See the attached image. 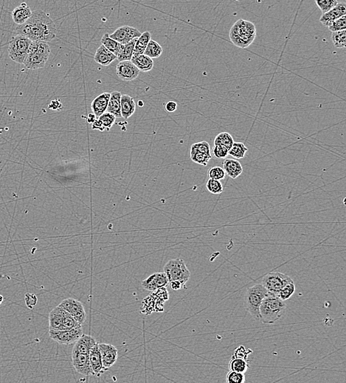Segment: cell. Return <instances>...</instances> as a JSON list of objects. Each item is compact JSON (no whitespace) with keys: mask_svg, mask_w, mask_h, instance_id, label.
Here are the masks:
<instances>
[{"mask_svg":"<svg viewBox=\"0 0 346 383\" xmlns=\"http://www.w3.org/2000/svg\"><path fill=\"white\" fill-rule=\"evenodd\" d=\"M19 35L24 36L32 42H51L56 35L54 22L45 12L37 10L24 24L16 28Z\"/></svg>","mask_w":346,"mask_h":383,"instance_id":"6da1fadb","label":"cell"},{"mask_svg":"<svg viewBox=\"0 0 346 383\" xmlns=\"http://www.w3.org/2000/svg\"><path fill=\"white\" fill-rule=\"evenodd\" d=\"M286 305L278 295L268 294L260 306V320L264 323L272 324L282 318Z\"/></svg>","mask_w":346,"mask_h":383,"instance_id":"7a4b0ae2","label":"cell"},{"mask_svg":"<svg viewBox=\"0 0 346 383\" xmlns=\"http://www.w3.org/2000/svg\"><path fill=\"white\" fill-rule=\"evenodd\" d=\"M229 35L232 43L238 48H248L256 39V26L250 22L238 20L232 27Z\"/></svg>","mask_w":346,"mask_h":383,"instance_id":"3957f363","label":"cell"},{"mask_svg":"<svg viewBox=\"0 0 346 383\" xmlns=\"http://www.w3.org/2000/svg\"><path fill=\"white\" fill-rule=\"evenodd\" d=\"M50 55L51 48L47 42H32L23 64L28 70H36L43 68L49 59Z\"/></svg>","mask_w":346,"mask_h":383,"instance_id":"277c9868","label":"cell"},{"mask_svg":"<svg viewBox=\"0 0 346 383\" xmlns=\"http://www.w3.org/2000/svg\"><path fill=\"white\" fill-rule=\"evenodd\" d=\"M269 293L261 284H256L247 289L244 295V306L256 320H260V306Z\"/></svg>","mask_w":346,"mask_h":383,"instance_id":"5b68a950","label":"cell"},{"mask_svg":"<svg viewBox=\"0 0 346 383\" xmlns=\"http://www.w3.org/2000/svg\"><path fill=\"white\" fill-rule=\"evenodd\" d=\"M81 326L79 322L59 305L50 312L49 328L52 330H64Z\"/></svg>","mask_w":346,"mask_h":383,"instance_id":"8992f818","label":"cell"},{"mask_svg":"<svg viewBox=\"0 0 346 383\" xmlns=\"http://www.w3.org/2000/svg\"><path fill=\"white\" fill-rule=\"evenodd\" d=\"M169 282L180 281L186 285L191 277V273L184 261L181 259H171L165 264L163 268Z\"/></svg>","mask_w":346,"mask_h":383,"instance_id":"52a82bcc","label":"cell"},{"mask_svg":"<svg viewBox=\"0 0 346 383\" xmlns=\"http://www.w3.org/2000/svg\"><path fill=\"white\" fill-rule=\"evenodd\" d=\"M32 41L24 37L18 35L12 39L9 44V56L16 63L24 64L28 51Z\"/></svg>","mask_w":346,"mask_h":383,"instance_id":"ba28073f","label":"cell"},{"mask_svg":"<svg viewBox=\"0 0 346 383\" xmlns=\"http://www.w3.org/2000/svg\"><path fill=\"white\" fill-rule=\"evenodd\" d=\"M292 278L280 272H272L266 275L262 280V285L269 294L278 295L280 290L289 283L293 282Z\"/></svg>","mask_w":346,"mask_h":383,"instance_id":"9c48e42d","label":"cell"},{"mask_svg":"<svg viewBox=\"0 0 346 383\" xmlns=\"http://www.w3.org/2000/svg\"><path fill=\"white\" fill-rule=\"evenodd\" d=\"M49 334L51 338L59 344L70 345L74 343L82 335L83 330L81 326L64 330L50 329Z\"/></svg>","mask_w":346,"mask_h":383,"instance_id":"30bf717a","label":"cell"},{"mask_svg":"<svg viewBox=\"0 0 346 383\" xmlns=\"http://www.w3.org/2000/svg\"><path fill=\"white\" fill-rule=\"evenodd\" d=\"M59 306L65 309L70 315L73 317L81 325L87 318L85 309L81 301L75 298H69L64 300Z\"/></svg>","mask_w":346,"mask_h":383,"instance_id":"8fae6325","label":"cell"},{"mask_svg":"<svg viewBox=\"0 0 346 383\" xmlns=\"http://www.w3.org/2000/svg\"><path fill=\"white\" fill-rule=\"evenodd\" d=\"M141 34L138 30L133 27L122 26L117 28L109 37L121 45H126L134 39L139 38Z\"/></svg>","mask_w":346,"mask_h":383,"instance_id":"7c38bea8","label":"cell"},{"mask_svg":"<svg viewBox=\"0 0 346 383\" xmlns=\"http://www.w3.org/2000/svg\"><path fill=\"white\" fill-rule=\"evenodd\" d=\"M72 362L73 367L78 373L84 376H95V373L91 368L89 354L72 351Z\"/></svg>","mask_w":346,"mask_h":383,"instance_id":"4fadbf2b","label":"cell"},{"mask_svg":"<svg viewBox=\"0 0 346 383\" xmlns=\"http://www.w3.org/2000/svg\"><path fill=\"white\" fill-rule=\"evenodd\" d=\"M116 74L120 79L124 81H131L136 79L140 74V70L131 61H124L117 64Z\"/></svg>","mask_w":346,"mask_h":383,"instance_id":"5bb4252c","label":"cell"},{"mask_svg":"<svg viewBox=\"0 0 346 383\" xmlns=\"http://www.w3.org/2000/svg\"><path fill=\"white\" fill-rule=\"evenodd\" d=\"M98 347L101 351L103 368L105 370H108L117 361L118 351L115 345L109 343H98Z\"/></svg>","mask_w":346,"mask_h":383,"instance_id":"9a60e30c","label":"cell"},{"mask_svg":"<svg viewBox=\"0 0 346 383\" xmlns=\"http://www.w3.org/2000/svg\"><path fill=\"white\" fill-rule=\"evenodd\" d=\"M346 14L345 3H338L335 7L325 14H322L320 22L324 26L328 27L337 19L344 17Z\"/></svg>","mask_w":346,"mask_h":383,"instance_id":"2e32d148","label":"cell"},{"mask_svg":"<svg viewBox=\"0 0 346 383\" xmlns=\"http://www.w3.org/2000/svg\"><path fill=\"white\" fill-rule=\"evenodd\" d=\"M89 358H90L91 368L93 370L95 376V375L99 376L100 374L106 371L103 368L102 358H101V351H100L98 343H95V345L91 348L89 353Z\"/></svg>","mask_w":346,"mask_h":383,"instance_id":"e0dca14e","label":"cell"},{"mask_svg":"<svg viewBox=\"0 0 346 383\" xmlns=\"http://www.w3.org/2000/svg\"><path fill=\"white\" fill-rule=\"evenodd\" d=\"M96 340L92 336L88 334H82L79 338L75 342L73 351L81 353V354H89L91 348L96 343Z\"/></svg>","mask_w":346,"mask_h":383,"instance_id":"ac0fdd59","label":"cell"},{"mask_svg":"<svg viewBox=\"0 0 346 383\" xmlns=\"http://www.w3.org/2000/svg\"><path fill=\"white\" fill-rule=\"evenodd\" d=\"M109 98H110V93L104 92V93L97 97L92 101V104H91V109H92L95 117H99L104 112H106Z\"/></svg>","mask_w":346,"mask_h":383,"instance_id":"d6986e66","label":"cell"},{"mask_svg":"<svg viewBox=\"0 0 346 383\" xmlns=\"http://www.w3.org/2000/svg\"><path fill=\"white\" fill-rule=\"evenodd\" d=\"M31 15H32L31 9L26 3H23L15 8L12 14L14 23L18 26L24 24Z\"/></svg>","mask_w":346,"mask_h":383,"instance_id":"ffe728a7","label":"cell"},{"mask_svg":"<svg viewBox=\"0 0 346 383\" xmlns=\"http://www.w3.org/2000/svg\"><path fill=\"white\" fill-rule=\"evenodd\" d=\"M116 120V117L109 112H104L103 115L100 116L98 119L96 118L92 123V128L93 130H99L103 131L104 130L109 131L110 128L114 126Z\"/></svg>","mask_w":346,"mask_h":383,"instance_id":"44dd1931","label":"cell"},{"mask_svg":"<svg viewBox=\"0 0 346 383\" xmlns=\"http://www.w3.org/2000/svg\"><path fill=\"white\" fill-rule=\"evenodd\" d=\"M117 59V56L115 54L106 49L103 45L98 48L94 57V60L96 63L102 65L103 67H107L110 65L114 61Z\"/></svg>","mask_w":346,"mask_h":383,"instance_id":"7402d4cb","label":"cell"},{"mask_svg":"<svg viewBox=\"0 0 346 383\" xmlns=\"http://www.w3.org/2000/svg\"><path fill=\"white\" fill-rule=\"evenodd\" d=\"M223 169L225 173L233 179H237L243 172V167L240 162L233 159H225L223 162Z\"/></svg>","mask_w":346,"mask_h":383,"instance_id":"603a6c76","label":"cell"},{"mask_svg":"<svg viewBox=\"0 0 346 383\" xmlns=\"http://www.w3.org/2000/svg\"><path fill=\"white\" fill-rule=\"evenodd\" d=\"M131 62L137 67L140 71L147 73L151 71L154 67L153 59L145 54L133 55Z\"/></svg>","mask_w":346,"mask_h":383,"instance_id":"cb8c5ba5","label":"cell"},{"mask_svg":"<svg viewBox=\"0 0 346 383\" xmlns=\"http://www.w3.org/2000/svg\"><path fill=\"white\" fill-rule=\"evenodd\" d=\"M136 103L134 99L128 95H121L120 98V112L123 118H129L135 112Z\"/></svg>","mask_w":346,"mask_h":383,"instance_id":"d4e9b609","label":"cell"},{"mask_svg":"<svg viewBox=\"0 0 346 383\" xmlns=\"http://www.w3.org/2000/svg\"><path fill=\"white\" fill-rule=\"evenodd\" d=\"M121 93L119 92H113L110 94L109 103H108L107 112L115 116L116 118L122 117L120 112V98Z\"/></svg>","mask_w":346,"mask_h":383,"instance_id":"484cf974","label":"cell"},{"mask_svg":"<svg viewBox=\"0 0 346 383\" xmlns=\"http://www.w3.org/2000/svg\"><path fill=\"white\" fill-rule=\"evenodd\" d=\"M137 39H134L126 45H122L121 49L117 56V59L119 62L131 61L133 53H134V45H135Z\"/></svg>","mask_w":346,"mask_h":383,"instance_id":"4316f807","label":"cell"},{"mask_svg":"<svg viewBox=\"0 0 346 383\" xmlns=\"http://www.w3.org/2000/svg\"><path fill=\"white\" fill-rule=\"evenodd\" d=\"M150 40H151V34L148 31H145V33L142 34L141 36L137 38V41H136L133 55L143 54Z\"/></svg>","mask_w":346,"mask_h":383,"instance_id":"83f0119b","label":"cell"},{"mask_svg":"<svg viewBox=\"0 0 346 383\" xmlns=\"http://www.w3.org/2000/svg\"><path fill=\"white\" fill-rule=\"evenodd\" d=\"M101 45H103L106 49L112 52L116 56L118 54L121 49V44L116 42L114 39H111L109 34H105L101 39Z\"/></svg>","mask_w":346,"mask_h":383,"instance_id":"f1b7e54d","label":"cell"},{"mask_svg":"<svg viewBox=\"0 0 346 383\" xmlns=\"http://www.w3.org/2000/svg\"><path fill=\"white\" fill-rule=\"evenodd\" d=\"M162 48L154 40H150L143 54L151 59H157L162 55Z\"/></svg>","mask_w":346,"mask_h":383,"instance_id":"f546056e","label":"cell"},{"mask_svg":"<svg viewBox=\"0 0 346 383\" xmlns=\"http://www.w3.org/2000/svg\"><path fill=\"white\" fill-rule=\"evenodd\" d=\"M229 368L231 370H233V371L244 373L248 369L249 363L247 362V359L232 357L231 360L230 361Z\"/></svg>","mask_w":346,"mask_h":383,"instance_id":"4dcf8cb0","label":"cell"},{"mask_svg":"<svg viewBox=\"0 0 346 383\" xmlns=\"http://www.w3.org/2000/svg\"><path fill=\"white\" fill-rule=\"evenodd\" d=\"M248 151V148L242 142H233L231 149L229 150L228 154L234 157L235 159H240L244 157L246 153Z\"/></svg>","mask_w":346,"mask_h":383,"instance_id":"1f68e13d","label":"cell"},{"mask_svg":"<svg viewBox=\"0 0 346 383\" xmlns=\"http://www.w3.org/2000/svg\"><path fill=\"white\" fill-rule=\"evenodd\" d=\"M234 140L231 134L228 132H222L216 137L214 140V145H222L226 147L228 150L231 149Z\"/></svg>","mask_w":346,"mask_h":383,"instance_id":"d6a6232c","label":"cell"},{"mask_svg":"<svg viewBox=\"0 0 346 383\" xmlns=\"http://www.w3.org/2000/svg\"><path fill=\"white\" fill-rule=\"evenodd\" d=\"M331 40H332L333 45L335 48H345L346 45V31L342 30L340 31L333 32L331 34Z\"/></svg>","mask_w":346,"mask_h":383,"instance_id":"836d02e7","label":"cell"},{"mask_svg":"<svg viewBox=\"0 0 346 383\" xmlns=\"http://www.w3.org/2000/svg\"><path fill=\"white\" fill-rule=\"evenodd\" d=\"M207 190L214 195H219L223 192V186L218 180L209 179L207 181Z\"/></svg>","mask_w":346,"mask_h":383,"instance_id":"e575fe53","label":"cell"},{"mask_svg":"<svg viewBox=\"0 0 346 383\" xmlns=\"http://www.w3.org/2000/svg\"><path fill=\"white\" fill-rule=\"evenodd\" d=\"M194 153H202L211 155L209 143L206 142V141H203V142L193 144L192 147H191L190 154Z\"/></svg>","mask_w":346,"mask_h":383,"instance_id":"d590c367","label":"cell"},{"mask_svg":"<svg viewBox=\"0 0 346 383\" xmlns=\"http://www.w3.org/2000/svg\"><path fill=\"white\" fill-rule=\"evenodd\" d=\"M295 291V283L291 282L289 284H286L284 287L280 290L279 293L278 294V296L283 301H286V300L289 299Z\"/></svg>","mask_w":346,"mask_h":383,"instance_id":"8d00e7d4","label":"cell"},{"mask_svg":"<svg viewBox=\"0 0 346 383\" xmlns=\"http://www.w3.org/2000/svg\"><path fill=\"white\" fill-rule=\"evenodd\" d=\"M322 14H325L336 6L337 0H314Z\"/></svg>","mask_w":346,"mask_h":383,"instance_id":"74e56055","label":"cell"},{"mask_svg":"<svg viewBox=\"0 0 346 383\" xmlns=\"http://www.w3.org/2000/svg\"><path fill=\"white\" fill-rule=\"evenodd\" d=\"M191 159L195 163L206 166L211 159V155L205 154L202 153H194L190 154Z\"/></svg>","mask_w":346,"mask_h":383,"instance_id":"f35d334b","label":"cell"},{"mask_svg":"<svg viewBox=\"0 0 346 383\" xmlns=\"http://www.w3.org/2000/svg\"><path fill=\"white\" fill-rule=\"evenodd\" d=\"M208 174L210 179L218 180V181L225 179L226 176V173L224 169L218 166L210 168L208 170Z\"/></svg>","mask_w":346,"mask_h":383,"instance_id":"ab89813d","label":"cell"},{"mask_svg":"<svg viewBox=\"0 0 346 383\" xmlns=\"http://www.w3.org/2000/svg\"><path fill=\"white\" fill-rule=\"evenodd\" d=\"M226 382L228 383H243L245 382V376L244 373L231 370L227 374Z\"/></svg>","mask_w":346,"mask_h":383,"instance_id":"60d3db41","label":"cell"},{"mask_svg":"<svg viewBox=\"0 0 346 383\" xmlns=\"http://www.w3.org/2000/svg\"><path fill=\"white\" fill-rule=\"evenodd\" d=\"M328 30L331 32H336V31H342L346 28V17H340L337 20L333 21L329 26L328 27Z\"/></svg>","mask_w":346,"mask_h":383,"instance_id":"b9f144b4","label":"cell"},{"mask_svg":"<svg viewBox=\"0 0 346 383\" xmlns=\"http://www.w3.org/2000/svg\"><path fill=\"white\" fill-rule=\"evenodd\" d=\"M228 152L229 150L224 145H214L213 148V154L218 159H225L228 155Z\"/></svg>","mask_w":346,"mask_h":383,"instance_id":"7bdbcfd3","label":"cell"},{"mask_svg":"<svg viewBox=\"0 0 346 383\" xmlns=\"http://www.w3.org/2000/svg\"><path fill=\"white\" fill-rule=\"evenodd\" d=\"M253 352L252 350L249 348H246L243 345L238 347L234 352H233V357L242 358V359H247L248 356Z\"/></svg>","mask_w":346,"mask_h":383,"instance_id":"ee69618b","label":"cell"},{"mask_svg":"<svg viewBox=\"0 0 346 383\" xmlns=\"http://www.w3.org/2000/svg\"><path fill=\"white\" fill-rule=\"evenodd\" d=\"M25 300H26V306L31 309H34V306L37 305L38 302V298L34 293H26Z\"/></svg>","mask_w":346,"mask_h":383,"instance_id":"f6af8a7d","label":"cell"},{"mask_svg":"<svg viewBox=\"0 0 346 383\" xmlns=\"http://www.w3.org/2000/svg\"><path fill=\"white\" fill-rule=\"evenodd\" d=\"M178 109V104L175 101H169L165 106V109L167 112H174Z\"/></svg>","mask_w":346,"mask_h":383,"instance_id":"bcb514c9","label":"cell"},{"mask_svg":"<svg viewBox=\"0 0 346 383\" xmlns=\"http://www.w3.org/2000/svg\"><path fill=\"white\" fill-rule=\"evenodd\" d=\"M169 283H170V287L174 290H181L183 287H186V285L180 282V281H173Z\"/></svg>","mask_w":346,"mask_h":383,"instance_id":"7dc6e473","label":"cell"},{"mask_svg":"<svg viewBox=\"0 0 346 383\" xmlns=\"http://www.w3.org/2000/svg\"><path fill=\"white\" fill-rule=\"evenodd\" d=\"M97 117H95V115H88V118H87V122H88L89 123H93L94 122H95V120H96Z\"/></svg>","mask_w":346,"mask_h":383,"instance_id":"c3c4849f","label":"cell"},{"mask_svg":"<svg viewBox=\"0 0 346 383\" xmlns=\"http://www.w3.org/2000/svg\"><path fill=\"white\" fill-rule=\"evenodd\" d=\"M3 301H4V297H3V295H0V305H1L2 303L3 302Z\"/></svg>","mask_w":346,"mask_h":383,"instance_id":"681fc988","label":"cell"},{"mask_svg":"<svg viewBox=\"0 0 346 383\" xmlns=\"http://www.w3.org/2000/svg\"><path fill=\"white\" fill-rule=\"evenodd\" d=\"M139 105H140V107H142V106H143V103L140 101H139Z\"/></svg>","mask_w":346,"mask_h":383,"instance_id":"f907efd6","label":"cell"}]
</instances>
